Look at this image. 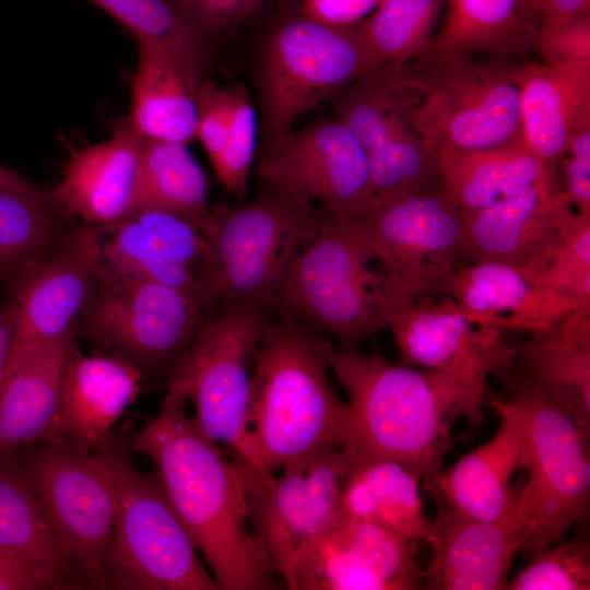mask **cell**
I'll return each instance as SVG.
<instances>
[{
    "mask_svg": "<svg viewBox=\"0 0 590 590\" xmlns=\"http://www.w3.org/2000/svg\"><path fill=\"white\" fill-rule=\"evenodd\" d=\"M102 233L85 225L60 238L14 280V328L7 379L36 351L75 333L96 290ZM4 386V385H3Z\"/></svg>",
    "mask_w": 590,
    "mask_h": 590,
    "instance_id": "15",
    "label": "cell"
},
{
    "mask_svg": "<svg viewBox=\"0 0 590 590\" xmlns=\"http://www.w3.org/2000/svg\"><path fill=\"white\" fill-rule=\"evenodd\" d=\"M251 201L212 206L213 290L223 305L276 310L294 260L312 240L328 213L284 188L263 184Z\"/></svg>",
    "mask_w": 590,
    "mask_h": 590,
    "instance_id": "7",
    "label": "cell"
},
{
    "mask_svg": "<svg viewBox=\"0 0 590 590\" xmlns=\"http://www.w3.org/2000/svg\"><path fill=\"white\" fill-rule=\"evenodd\" d=\"M48 516L70 589L104 590L103 563L116 510V477L132 451V435L114 430L97 451L42 441L22 449Z\"/></svg>",
    "mask_w": 590,
    "mask_h": 590,
    "instance_id": "6",
    "label": "cell"
},
{
    "mask_svg": "<svg viewBox=\"0 0 590 590\" xmlns=\"http://www.w3.org/2000/svg\"><path fill=\"white\" fill-rule=\"evenodd\" d=\"M589 105L590 61L520 63L521 139L554 176L558 177L571 127Z\"/></svg>",
    "mask_w": 590,
    "mask_h": 590,
    "instance_id": "27",
    "label": "cell"
},
{
    "mask_svg": "<svg viewBox=\"0 0 590 590\" xmlns=\"http://www.w3.org/2000/svg\"><path fill=\"white\" fill-rule=\"evenodd\" d=\"M412 543L345 512L302 553L292 590L417 589L423 576Z\"/></svg>",
    "mask_w": 590,
    "mask_h": 590,
    "instance_id": "19",
    "label": "cell"
},
{
    "mask_svg": "<svg viewBox=\"0 0 590 590\" xmlns=\"http://www.w3.org/2000/svg\"><path fill=\"white\" fill-rule=\"evenodd\" d=\"M0 188H11L25 191H42L45 188L24 178L15 170L8 168L0 163Z\"/></svg>",
    "mask_w": 590,
    "mask_h": 590,
    "instance_id": "51",
    "label": "cell"
},
{
    "mask_svg": "<svg viewBox=\"0 0 590 590\" xmlns=\"http://www.w3.org/2000/svg\"><path fill=\"white\" fill-rule=\"evenodd\" d=\"M206 307L188 293L101 271L79 324L82 334L143 374H166L190 346Z\"/></svg>",
    "mask_w": 590,
    "mask_h": 590,
    "instance_id": "12",
    "label": "cell"
},
{
    "mask_svg": "<svg viewBox=\"0 0 590 590\" xmlns=\"http://www.w3.org/2000/svg\"><path fill=\"white\" fill-rule=\"evenodd\" d=\"M448 0H384L361 31L382 64H404L433 48Z\"/></svg>",
    "mask_w": 590,
    "mask_h": 590,
    "instance_id": "37",
    "label": "cell"
},
{
    "mask_svg": "<svg viewBox=\"0 0 590 590\" xmlns=\"http://www.w3.org/2000/svg\"><path fill=\"white\" fill-rule=\"evenodd\" d=\"M404 66L382 64L331 97L334 118L367 154L380 201L422 192L437 182L434 154L406 117Z\"/></svg>",
    "mask_w": 590,
    "mask_h": 590,
    "instance_id": "14",
    "label": "cell"
},
{
    "mask_svg": "<svg viewBox=\"0 0 590 590\" xmlns=\"http://www.w3.org/2000/svg\"><path fill=\"white\" fill-rule=\"evenodd\" d=\"M130 452L117 477V510L103 563L104 590H219L155 471Z\"/></svg>",
    "mask_w": 590,
    "mask_h": 590,
    "instance_id": "10",
    "label": "cell"
},
{
    "mask_svg": "<svg viewBox=\"0 0 590 590\" xmlns=\"http://www.w3.org/2000/svg\"><path fill=\"white\" fill-rule=\"evenodd\" d=\"M500 417L496 433L486 442L442 469L423 487L458 514L483 521H496L514 507L518 492L514 474L526 468L529 430L524 410L517 398L492 400Z\"/></svg>",
    "mask_w": 590,
    "mask_h": 590,
    "instance_id": "22",
    "label": "cell"
},
{
    "mask_svg": "<svg viewBox=\"0 0 590 590\" xmlns=\"http://www.w3.org/2000/svg\"><path fill=\"white\" fill-rule=\"evenodd\" d=\"M98 228L102 233L101 271L178 288L206 308L214 304L204 281L160 251L132 215Z\"/></svg>",
    "mask_w": 590,
    "mask_h": 590,
    "instance_id": "36",
    "label": "cell"
},
{
    "mask_svg": "<svg viewBox=\"0 0 590 590\" xmlns=\"http://www.w3.org/2000/svg\"><path fill=\"white\" fill-rule=\"evenodd\" d=\"M346 459L341 448L294 461L280 475L247 482L250 530L267 563L287 589L305 548L344 514Z\"/></svg>",
    "mask_w": 590,
    "mask_h": 590,
    "instance_id": "13",
    "label": "cell"
},
{
    "mask_svg": "<svg viewBox=\"0 0 590 590\" xmlns=\"http://www.w3.org/2000/svg\"><path fill=\"white\" fill-rule=\"evenodd\" d=\"M417 300L353 221L328 214L291 266L276 310L353 349Z\"/></svg>",
    "mask_w": 590,
    "mask_h": 590,
    "instance_id": "4",
    "label": "cell"
},
{
    "mask_svg": "<svg viewBox=\"0 0 590 590\" xmlns=\"http://www.w3.org/2000/svg\"><path fill=\"white\" fill-rule=\"evenodd\" d=\"M270 314L249 304L223 305L206 317L168 375L193 403L197 428L219 444L247 477L268 475L253 450L248 404L253 356Z\"/></svg>",
    "mask_w": 590,
    "mask_h": 590,
    "instance_id": "8",
    "label": "cell"
},
{
    "mask_svg": "<svg viewBox=\"0 0 590 590\" xmlns=\"http://www.w3.org/2000/svg\"><path fill=\"white\" fill-rule=\"evenodd\" d=\"M384 0H303L297 14L334 26H352L368 17Z\"/></svg>",
    "mask_w": 590,
    "mask_h": 590,
    "instance_id": "47",
    "label": "cell"
},
{
    "mask_svg": "<svg viewBox=\"0 0 590 590\" xmlns=\"http://www.w3.org/2000/svg\"><path fill=\"white\" fill-rule=\"evenodd\" d=\"M534 51L546 64L590 61V14L540 33Z\"/></svg>",
    "mask_w": 590,
    "mask_h": 590,
    "instance_id": "46",
    "label": "cell"
},
{
    "mask_svg": "<svg viewBox=\"0 0 590 590\" xmlns=\"http://www.w3.org/2000/svg\"><path fill=\"white\" fill-rule=\"evenodd\" d=\"M208 42L188 24L164 37L138 42V67L125 121L134 133L185 144L196 139Z\"/></svg>",
    "mask_w": 590,
    "mask_h": 590,
    "instance_id": "20",
    "label": "cell"
},
{
    "mask_svg": "<svg viewBox=\"0 0 590 590\" xmlns=\"http://www.w3.org/2000/svg\"><path fill=\"white\" fill-rule=\"evenodd\" d=\"M129 31L138 42L164 37L186 24L165 0H90Z\"/></svg>",
    "mask_w": 590,
    "mask_h": 590,
    "instance_id": "44",
    "label": "cell"
},
{
    "mask_svg": "<svg viewBox=\"0 0 590 590\" xmlns=\"http://www.w3.org/2000/svg\"><path fill=\"white\" fill-rule=\"evenodd\" d=\"M144 139L125 122L103 142L73 150L58 185L49 190L60 214L105 227L137 208Z\"/></svg>",
    "mask_w": 590,
    "mask_h": 590,
    "instance_id": "25",
    "label": "cell"
},
{
    "mask_svg": "<svg viewBox=\"0 0 590 590\" xmlns=\"http://www.w3.org/2000/svg\"><path fill=\"white\" fill-rule=\"evenodd\" d=\"M520 63L516 58L432 49L404 66L409 122L432 152L522 141Z\"/></svg>",
    "mask_w": 590,
    "mask_h": 590,
    "instance_id": "5",
    "label": "cell"
},
{
    "mask_svg": "<svg viewBox=\"0 0 590 590\" xmlns=\"http://www.w3.org/2000/svg\"><path fill=\"white\" fill-rule=\"evenodd\" d=\"M433 154L437 181L460 211L483 209L543 179L559 181L522 141L469 152L439 150Z\"/></svg>",
    "mask_w": 590,
    "mask_h": 590,
    "instance_id": "32",
    "label": "cell"
},
{
    "mask_svg": "<svg viewBox=\"0 0 590 590\" xmlns=\"http://www.w3.org/2000/svg\"><path fill=\"white\" fill-rule=\"evenodd\" d=\"M574 211L559 181L551 179L536 181L483 209L460 211L464 260L504 262L534 275Z\"/></svg>",
    "mask_w": 590,
    "mask_h": 590,
    "instance_id": "21",
    "label": "cell"
},
{
    "mask_svg": "<svg viewBox=\"0 0 590 590\" xmlns=\"http://www.w3.org/2000/svg\"><path fill=\"white\" fill-rule=\"evenodd\" d=\"M389 328L404 365L449 378L482 398L487 378L507 370L517 358L503 329L446 295L421 298Z\"/></svg>",
    "mask_w": 590,
    "mask_h": 590,
    "instance_id": "18",
    "label": "cell"
},
{
    "mask_svg": "<svg viewBox=\"0 0 590 590\" xmlns=\"http://www.w3.org/2000/svg\"><path fill=\"white\" fill-rule=\"evenodd\" d=\"M288 1H294V0H288Z\"/></svg>",
    "mask_w": 590,
    "mask_h": 590,
    "instance_id": "52",
    "label": "cell"
},
{
    "mask_svg": "<svg viewBox=\"0 0 590 590\" xmlns=\"http://www.w3.org/2000/svg\"><path fill=\"white\" fill-rule=\"evenodd\" d=\"M49 190L0 188V281H14L59 239Z\"/></svg>",
    "mask_w": 590,
    "mask_h": 590,
    "instance_id": "35",
    "label": "cell"
},
{
    "mask_svg": "<svg viewBox=\"0 0 590 590\" xmlns=\"http://www.w3.org/2000/svg\"><path fill=\"white\" fill-rule=\"evenodd\" d=\"M188 401L181 386L169 380L157 414L132 435V451L155 465L219 590L276 589L249 527L246 477L225 450L197 428L187 413Z\"/></svg>",
    "mask_w": 590,
    "mask_h": 590,
    "instance_id": "1",
    "label": "cell"
},
{
    "mask_svg": "<svg viewBox=\"0 0 590 590\" xmlns=\"http://www.w3.org/2000/svg\"><path fill=\"white\" fill-rule=\"evenodd\" d=\"M13 328L14 317L10 303H0V396L7 374Z\"/></svg>",
    "mask_w": 590,
    "mask_h": 590,
    "instance_id": "50",
    "label": "cell"
},
{
    "mask_svg": "<svg viewBox=\"0 0 590 590\" xmlns=\"http://www.w3.org/2000/svg\"><path fill=\"white\" fill-rule=\"evenodd\" d=\"M437 512L425 541L432 559L422 570L426 589H506L514 557L520 552L521 530L511 511L496 521L464 517L445 502L432 498Z\"/></svg>",
    "mask_w": 590,
    "mask_h": 590,
    "instance_id": "23",
    "label": "cell"
},
{
    "mask_svg": "<svg viewBox=\"0 0 590 590\" xmlns=\"http://www.w3.org/2000/svg\"><path fill=\"white\" fill-rule=\"evenodd\" d=\"M382 66L359 24L334 26L296 14L264 42L258 73L267 146L287 138L300 116Z\"/></svg>",
    "mask_w": 590,
    "mask_h": 590,
    "instance_id": "9",
    "label": "cell"
},
{
    "mask_svg": "<svg viewBox=\"0 0 590 590\" xmlns=\"http://www.w3.org/2000/svg\"><path fill=\"white\" fill-rule=\"evenodd\" d=\"M531 385L552 404L590 429V305L514 345Z\"/></svg>",
    "mask_w": 590,
    "mask_h": 590,
    "instance_id": "29",
    "label": "cell"
},
{
    "mask_svg": "<svg viewBox=\"0 0 590 590\" xmlns=\"http://www.w3.org/2000/svg\"><path fill=\"white\" fill-rule=\"evenodd\" d=\"M256 137L255 110L247 96L236 91L231 128L219 157L212 164L220 184L236 200L244 199L247 192Z\"/></svg>",
    "mask_w": 590,
    "mask_h": 590,
    "instance_id": "41",
    "label": "cell"
},
{
    "mask_svg": "<svg viewBox=\"0 0 590 590\" xmlns=\"http://www.w3.org/2000/svg\"><path fill=\"white\" fill-rule=\"evenodd\" d=\"M169 260L198 275L214 298V252L210 238L190 220L164 210L140 209L131 214Z\"/></svg>",
    "mask_w": 590,
    "mask_h": 590,
    "instance_id": "39",
    "label": "cell"
},
{
    "mask_svg": "<svg viewBox=\"0 0 590 590\" xmlns=\"http://www.w3.org/2000/svg\"><path fill=\"white\" fill-rule=\"evenodd\" d=\"M143 373L110 354H82L72 347L59 404L45 441L85 452L101 449L141 390Z\"/></svg>",
    "mask_w": 590,
    "mask_h": 590,
    "instance_id": "24",
    "label": "cell"
},
{
    "mask_svg": "<svg viewBox=\"0 0 590 590\" xmlns=\"http://www.w3.org/2000/svg\"><path fill=\"white\" fill-rule=\"evenodd\" d=\"M323 341L319 331L281 315L270 320L257 346L248 424L268 474L346 442L349 404L330 385Z\"/></svg>",
    "mask_w": 590,
    "mask_h": 590,
    "instance_id": "3",
    "label": "cell"
},
{
    "mask_svg": "<svg viewBox=\"0 0 590 590\" xmlns=\"http://www.w3.org/2000/svg\"><path fill=\"white\" fill-rule=\"evenodd\" d=\"M236 91L204 82L197 99L196 138L200 140L211 165L219 157L226 141Z\"/></svg>",
    "mask_w": 590,
    "mask_h": 590,
    "instance_id": "45",
    "label": "cell"
},
{
    "mask_svg": "<svg viewBox=\"0 0 590 590\" xmlns=\"http://www.w3.org/2000/svg\"><path fill=\"white\" fill-rule=\"evenodd\" d=\"M257 173L263 184L290 190L345 220L362 221L380 203L364 148L334 117L293 130L266 148Z\"/></svg>",
    "mask_w": 590,
    "mask_h": 590,
    "instance_id": "16",
    "label": "cell"
},
{
    "mask_svg": "<svg viewBox=\"0 0 590 590\" xmlns=\"http://www.w3.org/2000/svg\"><path fill=\"white\" fill-rule=\"evenodd\" d=\"M323 350L349 396V436L341 448L346 462L392 460L425 487L444 469L453 422L482 421L484 398L457 381L377 354L338 350L327 339Z\"/></svg>",
    "mask_w": 590,
    "mask_h": 590,
    "instance_id": "2",
    "label": "cell"
},
{
    "mask_svg": "<svg viewBox=\"0 0 590 590\" xmlns=\"http://www.w3.org/2000/svg\"><path fill=\"white\" fill-rule=\"evenodd\" d=\"M75 333L32 354L4 382L0 396V456L46 440Z\"/></svg>",
    "mask_w": 590,
    "mask_h": 590,
    "instance_id": "31",
    "label": "cell"
},
{
    "mask_svg": "<svg viewBox=\"0 0 590 590\" xmlns=\"http://www.w3.org/2000/svg\"><path fill=\"white\" fill-rule=\"evenodd\" d=\"M0 554L40 590L70 589L68 571L22 451L0 456Z\"/></svg>",
    "mask_w": 590,
    "mask_h": 590,
    "instance_id": "28",
    "label": "cell"
},
{
    "mask_svg": "<svg viewBox=\"0 0 590 590\" xmlns=\"http://www.w3.org/2000/svg\"><path fill=\"white\" fill-rule=\"evenodd\" d=\"M540 31L535 0H448L432 49L522 57L534 51Z\"/></svg>",
    "mask_w": 590,
    "mask_h": 590,
    "instance_id": "30",
    "label": "cell"
},
{
    "mask_svg": "<svg viewBox=\"0 0 590 590\" xmlns=\"http://www.w3.org/2000/svg\"><path fill=\"white\" fill-rule=\"evenodd\" d=\"M193 31L209 40L259 13L266 0H165Z\"/></svg>",
    "mask_w": 590,
    "mask_h": 590,
    "instance_id": "43",
    "label": "cell"
},
{
    "mask_svg": "<svg viewBox=\"0 0 590 590\" xmlns=\"http://www.w3.org/2000/svg\"><path fill=\"white\" fill-rule=\"evenodd\" d=\"M516 398L528 420V480L512 516L520 552L533 554L564 539L583 520L590 497L589 428L547 401L531 384Z\"/></svg>",
    "mask_w": 590,
    "mask_h": 590,
    "instance_id": "11",
    "label": "cell"
},
{
    "mask_svg": "<svg viewBox=\"0 0 590 590\" xmlns=\"http://www.w3.org/2000/svg\"><path fill=\"white\" fill-rule=\"evenodd\" d=\"M531 276L563 297L590 305V215L575 210L566 219L542 268Z\"/></svg>",
    "mask_w": 590,
    "mask_h": 590,
    "instance_id": "38",
    "label": "cell"
},
{
    "mask_svg": "<svg viewBox=\"0 0 590 590\" xmlns=\"http://www.w3.org/2000/svg\"><path fill=\"white\" fill-rule=\"evenodd\" d=\"M442 294L491 326L530 334L587 306L543 287L524 270L498 261L462 262Z\"/></svg>",
    "mask_w": 590,
    "mask_h": 590,
    "instance_id": "26",
    "label": "cell"
},
{
    "mask_svg": "<svg viewBox=\"0 0 590 590\" xmlns=\"http://www.w3.org/2000/svg\"><path fill=\"white\" fill-rule=\"evenodd\" d=\"M421 479L387 459L346 462L344 509L410 541L426 540L432 518L424 512Z\"/></svg>",
    "mask_w": 590,
    "mask_h": 590,
    "instance_id": "33",
    "label": "cell"
},
{
    "mask_svg": "<svg viewBox=\"0 0 590 590\" xmlns=\"http://www.w3.org/2000/svg\"><path fill=\"white\" fill-rule=\"evenodd\" d=\"M560 189L573 208L590 215V105L577 116L558 165Z\"/></svg>",
    "mask_w": 590,
    "mask_h": 590,
    "instance_id": "42",
    "label": "cell"
},
{
    "mask_svg": "<svg viewBox=\"0 0 590 590\" xmlns=\"http://www.w3.org/2000/svg\"><path fill=\"white\" fill-rule=\"evenodd\" d=\"M353 222L418 300L442 294L464 260L461 212L439 184L437 189L380 201L366 219Z\"/></svg>",
    "mask_w": 590,
    "mask_h": 590,
    "instance_id": "17",
    "label": "cell"
},
{
    "mask_svg": "<svg viewBox=\"0 0 590 590\" xmlns=\"http://www.w3.org/2000/svg\"><path fill=\"white\" fill-rule=\"evenodd\" d=\"M507 590H589L590 545L562 539L533 553L531 560L506 585Z\"/></svg>",
    "mask_w": 590,
    "mask_h": 590,
    "instance_id": "40",
    "label": "cell"
},
{
    "mask_svg": "<svg viewBox=\"0 0 590 590\" xmlns=\"http://www.w3.org/2000/svg\"><path fill=\"white\" fill-rule=\"evenodd\" d=\"M0 590H40L17 565L0 554Z\"/></svg>",
    "mask_w": 590,
    "mask_h": 590,
    "instance_id": "49",
    "label": "cell"
},
{
    "mask_svg": "<svg viewBox=\"0 0 590 590\" xmlns=\"http://www.w3.org/2000/svg\"><path fill=\"white\" fill-rule=\"evenodd\" d=\"M208 191V178L187 144L144 139L135 211L158 209L179 214L210 238L213 213Z\"/></svg>",
    "mask_w": 590,
    "mask_h": 590,
    "instance_id": "34",
    "label": "cell"
},
{
    "mask_svg": "<svg viewBox=\"0 0 590 590\" xmlns=\"http://www.w3.org/2000/svg\"><path fill=\"white\" fill-rule=\"evenodd\" d=\"M541 19L540 33L590 14V0H535Z\"/></svg>",
    "mask_w": 590,
    "mask_h": 590,
    "instance_id": "48",
    "label": "cell"
}]
</instances>
